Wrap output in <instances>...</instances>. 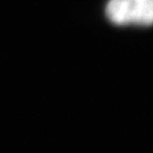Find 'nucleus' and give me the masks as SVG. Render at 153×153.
Returning <instances> with one entry per match:
<instances>
[{
    "label": "nucleus",
    "mask_w": 153,
    "mask_h": 153,
    "mask_svg": "<svg viewBox=\"0 0 153 153\" xmlns=\"http://www.w3.org/2000/svg\"><path fill=\"white\" fill-rule=\"evenodd\" d=\"M106 16L116 25L150 26L153 20V0H110Z\"/></svg>",
    "instance_id": "nucleus-1"
}]
</instances>
